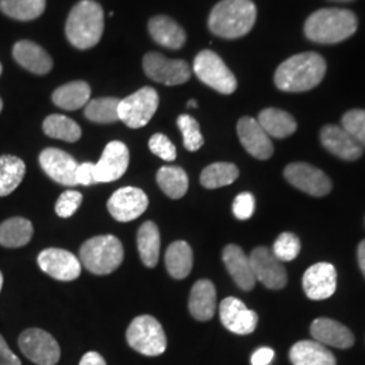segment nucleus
<instances>
[{"label": "nucleus", "mask_w": 365, "mask_h": 365, "mask_svg": "<svg viewBox=\"0 0 365 365\" xmlns=\"http://www.w3.org/2000/svg\"><path fill=\"white\" fill-rule=\"evenodd\" d=\"M337 1H353V0H337Z\"/></svg>", "instance_id": "864d4df0"}, {"label": "nucleus", "mask_w": 365, "mask_h": 365, "mask_svg": "<svg viewBox=\"0 0 365 365\" xmlns=\"http://www.w3.org/2000/svg\"><path fill=\"white\" fill-rule=\"evenodd\" d=\"M122 260L123 247L114 235L93 237L80 249V261L92 274H111L122 264Z\"/></svg>", "instance_id": "39448f33"}, {"label": "nucleus", "mask_w": 365, "mask_h": 365, "mask_svg": "<svg viewBox=\"0 0 365 365\" xmlns=\"http://www.w3.org/2000/svg\"><path fill=\"white\" fill-rule=\"evenodd\" d=\"M342 128L346 129L365 148V110H351L342 117Z\"/></svg>", "instance_id": "ea45409f"}, {"label": "nucleus", "mask_w": 365, "mask_h": 365, "mask_svg": "<svg viewBox=\"0 0 365 365\" xmlns=\"http://www.w3.org/2000/svg\"><path fill=\"white\" fill-rule=\"evenodd\" d=\"M149 149L153 155L165 160V161H173L176 158V148L170 143V138L164 134L157 133L152 135L149 140Z\"/></svg>", "instance_id": "79ce46f5"}, {"label": "nucleus", "mask_w": 365, "mask_h": 365, "mask_svg": "<svg viewBox=\"0 0 365 365\" xmlns=\"http://www.w3.org/2000/svg\"><path fill=\"white\" fill-rule=\"evenodd\" d=\"M126 339L134 351L145 356H160L167 349V337L161 324L152 315H140L133 319Z\"/></svg>", "instance_id": "423d86ee"}, {"label": "nucleus", "mask_w": 365, "mask_h": 365, "mask_svg": "<svg viewBox=\"0 0 365 365\" xmlns=\"http://www.w3.org/2000/svg\"><path fill=\"white\" fill-rule=\"evenodd\" d=\"M1 108H3V102H1V99H0V111H1Z\"/></svg>", "instance_id": "603ef678"}, {"label": "nucleus", "mask_w": 365, "mask_h": 365, "mask_svg": "<svg viewBox=\"0 0 365 365\" xmlns=\"http://www.w3.org/2000/svg\"><path fill=\"white\" fill-rule=\"evenodd\" d=\"M42 128L48 137L66 143H76L81 137V129L78 123L73 119L60 114H53L46 118Z\"/></svg>", "instance_id": "72a5a7b5"}, {"label": "nucleus", "mask_w": 365, "mask_h": 365, "mask_svg": "<svg viewBox=\"0 0 365 365\" xmlns=\"http://www.w3.org/2000/svg\"><path fill=\"white\" fill-rule=\"evenodd\" d=\"M0 365H22L21 360L14 354L1 334H0Z\"/></svg>", "instance_id": "a18cd8bd"}, {"label": "nucleus", "mask_w": 365, "mask_h": 365, "mask_svg": "<svg viewBox=\"0 0 365 365\" xmlns=\"http://www.w3.org/2000/svg\"><path fill=\"white\" fill-rule=\"evenodd\" d=\"M129 149L120 141L108 143L101 160L95 164V182H110L125 175L129 167Z\"/></svg>", "instance_id": "2eb2a0df"}, {"label": "nucleus", "mask_w": 365, "mask_h": 365, "mask_svg": "<svg viewBox=\"0 0 365 365\" xmlns=\"http://www.w3.org/2000/svg\"><path fill=\"white\" fill-rule=\"evenodd\" d=\"M327 73V63L321 54L300 53L289 57L276 69L274 84L286 92H303L315 88Z\"/></svg>", "instance_id": "f257e3e1"}, {"label": "nucleus", "mask_w": 365, "mask_h": 365, "mask_svg": "<svg viewBox=\"0 0 365 365\" xmlns=\"http://www.w3.org/2000/svg\"><path fill=\"white\" fill-rule=\"evenodd\" d=\"M143 66L148 78L165 86H179L191 76L190 66L184 60L167 58L160 53H148Z\"/></svg>", "instance_id": "9d476101"}, {"label": "nucleus", "mask_w": 365, "mask_h": 365, "mask_svg": "<svg viewBox=\"0 0 365 365\" xmlns=\"http://www.w3.org/2000/svg\"><path fill=\"white\" fill-rule=\"evenodd\" d=\"M91 88L86 81H72L53 92V103L60 108L75 111L90 102Z\"/></svg>", "instance_id": "bb28decb"}, {"label": "nucleus", "mask_w": 365, "mask_h": 365, "mask_svg": "<svg viewBox=\"0 0 365 365\" xmlns=\"http://www.w3.org/2000/svg\"><path fill=\"white\" fill-rule=\"evenodd\" d=\"M257 16L252 0H222L209 16L210 30L221 38H240L255 26Z\"/></svg>", "instance_id": "f03ea898"}, {"label": "nucleus", "mask_w": 365, "mask_h": 365, "mask_svg": "<svg viewBox=\"0 0 365 365\" xmlns=\"http://www.w3.org/2000/svg\"><path fill=\"white\" fill-rule=\"evenodd\" d=\"M188 309L197 321H209L217 309V291L210 280H199L190 295Z\"/></svg>", "instance_id": "b1692460"}, {"label": "nucleus", "mask_w": 365, "mask_h": 365, "mask_svg": "<svg viewBox=\"0 0 365 365\" xmlns=\"http://www.w3.org/2000/svg\"><path fill=\"white\" fill-rule=\"evenodd\" d=\"M240 170L230 163H214L206 167L200 175V182L209 190L221 188L237 180Z\"/></svg>", "instance_id": "c9c22d12"}, {"label": "nucleus", "mask_w": 365, "mask_h": 365, "mask_svg": "<svg viewBox=\"0 0 365 365\" xmlns=\"http://www.w3.org/2000/svg\"><path fill=\"white\" fill-rule=\"evenodd\" d=\"M119 102L117 98L92 99L86 105L84 115L95 123H114L119 120Z\"/></svg>", "instance_id": "e433bc0d"}, {"label": "nucleus", "mask_w": 365, "mask_h": 365, "mask_svg": "<svg viewBox=\"0 0 365 365\" xmlns=\"http://www.w3.org/2000/svg\"><path fill=\"white\" fill-rule=\"evenodd\" d=\"M15 61L29 72L36 75H46L52 71L53 60L43 48L31 41H19L14 45Z\"/></svg>", "instance_id": "412c9836"}, {"label": "nucleus", "mask_w": 365, "mask_h": 365, "mask_svg": "<svg viewBox=\"0 0 365 365\" xmlns=\"http://www.w3.org/2000/svg\"><path fill=\"white\" fill-rule=\"evenodd\" d=\"M78 365H107L105 359L98 352H88L83 356Z\"/></svg>", "instance_id": "de8ad7c7"}, {"label": "nucleus", "mask_w": 365, "mask_h": 365, "mask_svg": "<svg viewBox=\"0 0 365 365\" xmlns=\"http://www.w3.org/2000/svg\"><path fill=\"white\" fill-rule=\"evenodd\" d=\"M357 257H359V265H360V269L364 274L365 277V240L361 241V244L359 245L357 249Z\"/></svg>", "instance_id": "09e8293b"}, {"label": "nucleus", "mask_w": 365, "mask_h": 365, "mask_svg": "<svg viewBox=\"0 0 365 365\" xmlns=\"http://www.w3.org/2000/svg\"><path fill=\"white\" fill-rule=\"evenodd\" d=\"M321 143L330 153L346 161H354L363 155V146L344 128L327 125L321 130Z\"/></svg>", "instance_id": "aec40b11"}, {"label": "nucleus", "mask_w": 365, "mask_h": 365, "mask_svg": "<svg viewBox=\"0 0 365 365\" xmlns=\"http://www.w3.org/2000/svg\"><path fill=\"white\" fill-rule=\"evenodd\" d=\"M46 0H0V11L16 21H33L45 11Z\"/></svg>", "instance_id": "f704fd0d"}, {"label": "nucleus", "mask_w": 365, "mask_h": 365, "mask_svg": "<svg viewBox=\"0 0 365 365\" xmlns=\"http://www.w3.org/2000/svg\"><path fill=\"white\" fill-rule=\"evenodd\" d=\"M237 133L241 144L252 156L259 160H268L274 155V145L271 137L261 128L257 119L241 118L237 125Z\"/></svg>", "instance_id": "6ab92c4d"}, {"label": "nucleus", "mask_w": 365, "mask_h": 365, "mask_svg": "<svg viewBox=\"0 0 365 365\" xmlns=\"http://www.w3.org/2000/svg\"><path fill=\"white\" fill-rule=\"evenodd\" d=\"M1 287H3V274L0 272V291H1Z\"/></svg>", "instance_id": "3c124183"}, {"label": "nucleus", "mask_w": 365, "mask_h": 365, "mask_svg": "<svg viewBox=\"0 0 365 365\" xmlns=\"http://www.w3.org/2000/svg\"><path fill=\"white\" fill-rule=\"evenodd\" d=\"M223 262L233 277L235 284L244 291H250L256 284V277L252 269V264L245 252L237 245H227L223 249Z\"/></svg>", "instance_id": "5701e85b"}, {"label": "nucleus", "mask_w": 365, "mask_h": 365, "mask_svg": "<svg viewBox=\"0 0 365 365\" xmlns=\"http://www.w3.org/2000/svg\"><path fill=\"white\" fill-rule=\"evenodd\" d=\"M157 182L172 199H180L188 190V176L180 167H163L157 172Z\"/></svg>", "instance_id": "473e14b6"}, {"label": "nucleus", "mask_w": 365, "mask_h": 365, "mask_svg": "<svg viewBox=\"0 0 365 365\" xmlns=\"http://www.w3.org/2000/svg\"><path fill=\"white\" fill-rule=\"evenodd\" d=\"M39 165L54 182L63 185H78L76 160L64 150L48 148L39 155Z\"/></svg>", "instance_id": "dca6fc26"}, {"label": "nucleus", "mask_w": 365, "mask_h": 365, "mask_svg": "<svg viewBox=\"0 0 365 365\" xmlns=\"http://www.w3.org/2000/svg\"><path fill=\"white\" fill-rule=\"evenodd\" d=\"M137 245L145 265L149 268L156 267L160 256V232L155 222L148 221L141 225L137 235Z\"/></svg>", "instance_id": "7c9ffc66"}, {"label": "nucleus", "mask_w": 365, "mask_h": 365, "mask_svg": "<svg viewBox=\"0 0 365 365\" xmlns=\"http://www.w3.org/2000/svg\"><path fill=\"white\" fill-rule=\"evenodd\" d=\"M274 352L271 348H260L252 354L250 363L252 365H269L274 360Z\"/></svg>", "instance_id": "49530a36"}, {"label": "nucleus", "mask_w": 365, "mask_h": 365, "mask_svg": "<svg viewBox=\"0 0 365 365\" xmlns=\"http://www.w3.org/2000/svg\"><path fill=\"white\" fill-rule=\"evenodd\" d=\"M81 202H83V196L80 192L73 190L66 191L57 199L56 212L61 218H69L76 212Z\"/></svg>", "instance_id": "a19ab883"}, {"label": "nucleus", "mask_w": 365, "mask_h": 365, "mask_svg": "<svg viewBox=\"0 0 365 365\" xmlns=\"http://www.w3.org/2000/svg\"><path fill=\"white\" fill-rule=\"evenodd\" d=\"M252 269L256 280H259L267 288L280 289L287 283V272L283 262L279 260L272 249L260 247L256 248L249 256Z\"/></svg>", "instance_id": "9b49d317"}, {"label": "nucleus", "mask_w": 365, "mask_h": 365, "mask_svg": "<svg viewBox=\"0 0 365 365\" xmlns=\"http://www.w3.org/2000/svg\"><path fill=\"white\" fill-rule=\"evenodd\" d=\"M1 71H3V68H1V64H0V75H1Z\"/></svg>", "instance_id": "5fc2aeb1"}, {"label": "nucleus", "mask_w": 365, "mask_h": 365, "mask_svg": "<svg viewBox=\"0 0 365 365\" xmlns=\"http://www.w3.org/2000/svg\"><path fill=\"white\" fill-rule=\"evenodd\" d=\"M294 365H336V357L317 341H299L289 351Z\"/></svg>", "instance_id": "a878e982"}, {"label": "nucleus", "mask_w": 365, "mask_h": 365, "mask_svg": "<svg viewBox=\"0 0 365 365\" xmlns=\"http://www.w3.org/2000/svg\"><path fill=\"white\" fill-rule=\"evenodd\" d=\"M187 105H188V107H194V108H195L197 103H196L195 101H190Z\"/></svg>", "instance_id": "8fccbe9b"}, {"label": "nucleus", "mask_w": 365, "mask_h": 365, "mask_svg": "<svg viewBox=\"0 0 365 365\" xmlns=\"http://www.w3.org/2000/svg\"><path fill=\"white\" fill-rule=\"evenodd\" d=\"M178 126L182 131V141H184V146L187 150L196 152L203 146L205 140H203L199 123L196 122L195 118L182 114L178 118Z\"/></svg>", "instance_id": "4c0bfd02"}, {"label": "nucleus", "mask_w": 365, "mask_h": 365, "mask_svg": "<svg viewBox=\"0 0 365 365\" xmlns=\"http://www.w3.org/2000/svg\"><path fill=\"white\" fill-rule=\"evenodd\" d=\"M149 199L143 190L135 187L119 188L108 199L107 209L114 220L119 222L134 221L148 209Z\"/></svg>", "instance_id": "ddd939ff"}, {"label": "nucleus", "mask_w": 365, "mask_h": 365, "mask_svg": "<svg viewBox=\"0 0 365 365\" xmlns=\"http://www.w3.org/2000/svg\"><path fill=\"white\" fill-rule=\"evenodd\" d=\"M194 264L192 249L184 241H176L170 244L165 253V267L170 276L175 279L187 277Z\"/></svg>", "instance_id": "c756f323"}, {"label": "nucleus", "mask_w": 365, "mask_h": 365, "mask_svg": "<svg viewBox=\"0 0 365 365\" xmlns=\"http://www.w3.org/2000/svg\"><path fill=\"white\" fill-rule=\"evenodd\" d=\"M194 72L200 81L223 95H230L237 90V78L217 53H199L194 61Z\"/></svg>", "instance_id": "0eeeda50"}, {"label": "nucleus", "mask_w": 365, "mask_h": 365, "mask_svg": "<svg viewBox=\"0 0 365 365\" xmlns=\"http://www.w3.org/2000/svg\"><path fill=\"white\" fill-rule=\"evenodd\" d=\"M105 30V14L99 3L81 0L71 10L66 21L68 41L78 49L95 46Z\"/></svg>", "instance_id": "7ed1b4c3"}, {"label": "nucleus", "mask_w": 365, "mask_h": 365, "mask_svg": "<svg viewBox=\"0 0 365 365\" xmlns=\"http://www.w3.org/2000/svg\"><path fill=\"white\" fill-rule=\"evenodd\" d=\"M257 120L267 134L274 138H286L297 130V122L294 117L279 108L262 110Z\"/></svg>", "instance_id": "cd10ccee"}, {"label": "nucleus", "mask_w": 365, "mask_h": 365, "mask_svg": "<svg viewBox=\"0 0 365 365\" xmlns=\"http://www.w3.org/2000/svg\"><path fill=\"white\" fill-rule=\"evenodd\" d=\"M337 287V272L333 264L318 262L312 265L303 276V289L313 300L330 298Z\"/></svg>", "instance_id": "f3484780"}, {"label": "nucleus", "mask_w": 365, "mask_h": 365, "mask_svg": "<svg viewBox=\"0 0 365 365\" xmlns=\"http://www.w3.org/2000/svg\"><path fill=\"white\" fill-rule=\"evenodd\" d=\"M312 336L322 345L348 349L354 344L352 331L342 324L330 318H318L310 327Z\"/></svg>", "instance_id": "4be33fe9"}, {"label": "nucleus", "mask_w": 365, "mask_h": 365, "mask_svg": "<svg viewBox=\"0 0 365 365\" xmlns=\"http://www.w3.org/2000/svg\"><path fill=\"white\" fill-rule=\"evenodd\" d=\"M39 268L53 279L71 282L80 276L81 262L75 255L64 249L49 248L42 250L38 256Z\"/></svg>", "instance_id": "4468645a"}, {"label": "nucleus", "mask_w": 365, "mask_h": 365, "mask_svg": "<svg viewBox=\"0 0 365 365\" xmlns=\"http://www.w3.org/2000/svg\"><path fill=\"white\" fill-rule=\"evenodd\" d=\"M26 173L25 163L16 156H0V196L10 195L22 182Z\"/></svg>", "instance_id": "2f4dec72"}, {"label": "nucleus", "mask_w": 365, "mask_h": 365, "mask_svg": "<svg viewBox=\"0 0 365 365\" xmlns=\"http://www.w3.org/2000/svg\"><path fill=\"white\" fill-rule=\"evenodd\" d=\"M357 30L356 15L344 9H322L312 14L304 25L306 37L318 43H339Z\"/></svg>", "instance_id": "20e7f679"}, {"label": "nucleus", "mask_w": 365, "mask_h": 365, "mask_svg": "<svg viewBox=\"0 0 365 365\" xmlns=\"http://www.w3.org/2000/svg\"><path fill=\"white\" fill-rule=\"evenodd\" d=\"M149 33L158 45L168 49H180L185 43V31L173 19L158 15L149 21Z\"/></svg>", "instance_id": "393cba45"}, {"label": "nucleus", "mask_w": 365, "mask_h": 365, "mask_svg": "<svg viewBox=\"0 0 365 365\" xmlns=\"http://www.w3.org/2000/svg\"><path fill=\"white\" fill-rule=\"evenodd\" d=\"M284 178L295 188L313 196H325L331 191V182L318 168L306 163L289 164L284 170Z\"/></svg>", "instance_id": "f8f14e48"}, {"label": "nucleus", "mask_w": 365, "mask_h": 365, "mask_svg": "<svg viewBox=\"0 0 365 365\" xmlns=\"http://www.w3.org/2000/svg\"><path fill=\"white\" fill-rule=\"evenodd\" d=\"M19 348L30 361L37 365H56L61 351L52 334L42 329H27L18 339Z\"/></svg>", "instance_id": "1a4fd4ad"}, {"label": "nucleus", "mask_w": 365, "mask_h": 365, "mask_svg": "<svg viewBox=\"0 0 365 365\" xmlns=\"http://www.w3.org/2000/svg\"><path fill=\"white\" fill-rule=\"evenodd\" d=\"M158 107V93L145 87L119 102V120L131 129H140L149 123Z\"/></svg>", "instance_id": "6e6552de"}, {"label": "nucleus", "mask_w": 365, "mask_h": 365, "mask_svg": "<svg viewBox=\"0 0 365 365\" xmlns=\"http://www.w3.org/2000/svg\"><path fill=\"white\" fill-rule=\"evenodd\" d=\"M255 196L252 195L250 192H242L237 196L233 203V212H235V218L245 221L249 220L253 212H255Z\"/></svg>", "instance_id": "37998d69"}, {"label": "nucleus", "mask_w": 365, "mask_h": 365, "mask_svg": "<svg viewBox=\"0 0 365 365\" xmlns=\"http://www.w3.org/2000/svg\"><path fill=\"white\" fill-rule=\"evenodd\" d=\"M220 317L223 327L240 336L253 333L259 322L257 314L249 310L244 302L233 297L222 300Z\"/></svg>", "instance_id": "a211bd4d"}, {"label": "nucleus", "mask_w": 365, "mask_h": 365, "mask_svg": "<svg viewBox=\"0 0 365 365\" xmlns=\"http://www.w3.org/2000/svg\"><path fill=\"white\" fill-rule=\"evenodd\" d=\"M33 232V225L26 218H10L0 225V245L4 248L25 247L30 242Z\"/></svg>", "instance_id": "c85d7f7f"}, {"label": "nucleus", "mask_w": 365, "mask_h": 365, "mask_svg": "<svg viewBox=\"0 0 365 365\" xmlns=\"http://www.w3.org/2000/svg\"><path fill=\"white\" fill-rule=\"evenodd\" d=\"M76 182L81 185H91L95 182V164L92 163H83L78 164L76 170Z\"/></svg>", "instance_id": "c03bdc74"}, {"label": "nucleus", "mask_w": 365, "mask_h": 365, "mask_svg": "<svg viewBox=\"0 0 365 365\" xmlns=\"http://www.w3.org/2000/svg\"><path fill=\"white\" fill-rule=\"evenodd\" d=\"M300 240L294 233H283L274 241V256L282 261H292L298 257L300 252Z\"/></svg>", "instance_id": "58836bf2"}]
</instances>
